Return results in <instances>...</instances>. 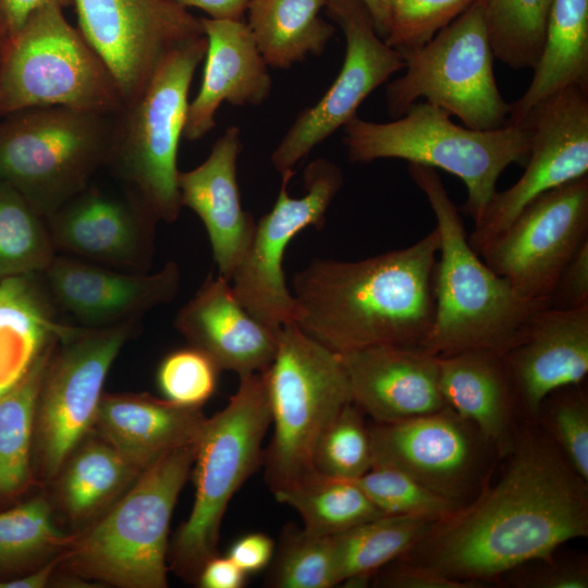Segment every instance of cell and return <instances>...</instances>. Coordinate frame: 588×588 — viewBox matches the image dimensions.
<instances>
[{
  "instance_id": "obj_1",
  "label": "cell",
  "mask_w": 588,
  "mask_h": 588,
  "mask_svg": "<svg viewBox=\"0 0 588 588\" xmlns=\"http://www.w3.org/2000/svg\"><path fill=\"white\" fill-rule=\"evenodd\" d=\"M499 480L434 524L413 549L425 564L477 584L550 559L588 535V489L549 436H516Z\"/></svg>"
},
{
  "instance_id": "obj_2",
  "label": "cell",
  "mask_w": 588,
  "mask_h": 588,
  "mask_svg": "<svg viewBox=\"0 0 588 588\" xmlns=\"http://www.w3.org/2000/svg\"><path fill=\"white\" fill-rule=\"evenodd\" d=\"M439 248L434 228L411 246L362 260L313 259L293 278L294 322L338 354L421 346L433 322Z\"/></svg>"
},
{
  "instance_id": "obj_3",
  "label": "cell",
  "mask_w": 588,
  "mask_h": 588,
  "mask_svg": "<svg viewBox=\"0 0 588 588\" xmlns=\"http://www.w3.org/2000/svg\"><path fill=\"white\" fill-rule=\"evenodd\" d=\"M408 173L428 199L440 234L434 316L421 347L439 357L470 350L504 354L530 317L550 304L518 295L471 248L460 210L436 169L408 163Z\"/></svg>"
},
{
  "instance_id": "obj_4",
  "label": "cell",
  "mask_w": 588,
  "mask_h": 588,
  "mask_svg": "<svg viewBox=\"0 0 588 588\" xmlns=\"http://www.w3.org/2000/svg\"><path fill=\"white\" fill-rule=\"evenodd\" d=\"M342 127L351 162L395 158L457 176L467 188L458 210L474 222L497 192L502 172L513 163L525 166L529 156V137L522 123L473 130L455 124L448 111L426 100L391 122H370L356 114Z\"/></svg>"
},
{
  "instance_id": "obj_5",
  "label": "cell",
  "mask_w": 588,
  "mask_h": 588,
  "mask_svg": "<svg viewBox=\"0 0 588 588\" xmlns=\"http://www.w3.org/2000/svg\"><path fill=\"white\" fill-rule=\"evenodd\" d=\"M196 443L168 451L68 554L79 574L125 588L167 587L169 527L193 468Z\"/></svg>"
},
{
  "instance_id": "obj_6",
  "label": "cell",
  "mask_w": 588,
  "mask_h": 588,
  "mask_svg": "<svg viewBox=\"0 0 588 588\" xmlns=\"http://www.w3.org/2000/svg\"><path fill=\"white\" fill-rule=\"evenodd\" d=\"M206 36L175 49L143 93L113 115L107 163L158 220L175 221L182 203L177 150Z\"/></svg>"
},
{
  "instance_id": "obj_7",
  "label": "cell",
  "mask_w": 588,
  "mask_h": 588,
  "mask_svg": "<svg viewBox=\"0 0 588 588\" xmlns=\"http://www.w3.org/2000/svg\"><path fill=\"white\" fill-rule=\"evenodd\" d=\"M269 427L270 406L262 372L240 378L225 407L205 419L193 464V507L172 547L173 565L182 575H198L204 563L217 554L229 502L264 462L262 443Z\"/></svg>"
},
{
  "instance_id": "obj_8",
  "label": "cell",
  "mask_w": 588,
  "mask_h": 588,
  "mask_svg": "<svg viewBox=\"0 0 588 588\" xmlns=\"http://www.w3.org/2000/svg\"><path fill=\"white\" fill-rule=\"evenodd\" d=\"M124 105L109 70L58 2L11 35L0 68V118L36 107L114 115Z\"/></svg>"
},
{
  "instance_id": "obj_9",
  "label": "cell",
  "mask_w": 588,
  "mask_h": 588,
  "mask_svg": "<svg viewBox=\"0 0 588 588\" xmlns=\"http://www.w3.org/2000/svg\"><path fill=\"white\" fill-rule=\"evenodd\" d=\"M272 437L264 453L272 492L314 470L316 444L332 419L352 402L342 362L295 322L279 333L274 357L262 371Z\"/></svg>"
},
{
  "instance_id": "obj_10",
  "label": "cell",
  "mask_w": 588,
  "mask_h": 588,
  "mask_svg": "<svg viewBox=\"0 0 588 588\" xmlns=\"http://www.w3.org/2000/svg\"><path fill=\"white\" fill-rule=\"evenodd\" d=\"M113 115L36 107L0 118V181L42 217L88 186L107 163Z\"/></svg>"
},
{
  "instance_id": "obj_11",
  "label": "cell",
  "mask_w": 588,
  "mask_h": 588,
  "mask_svg": "<svg viewBox=\"0 0 588 588\" xmlns=\"http://www.w3.org/2000/svg\"><path fill=\"white\" fill-rule=\"evenodd\" d=\"M400 53L405 72L385 86L387 109L393 119L426 100L473 130L510 124V103L494 77V54L477 0L426 45Z\"/></svg>"
},
{
  "instance_id": "obj_12",
  "label": "cell",
  "mask_w": 588,
  "mask_h": 588,
  "mask_svg": "<svg viewBox=\"0 0 588 588\" xmlns=\"http://www.w3.org/2000/svg\"><path fill=\"white\" fill-rule=\"evenodd\" d=\"M292 175L293 172L281 175L278 198L270 211L256 222L249 247L230 279L247 311L274 330L294 322L296 317V302L283 271L285 250L304 229L323 225L326 213L344 181L336 163L318 158L305 169L306 193L292 197L287 191Z\"/></svg>"
},
{
  "instance_id": "obj_13",
  "label": "cell",
  "mask_w": 588,
  "mask_h": 588,
  "mask_svg": "<svg viewBox=\"0 0 588 588\" xmlns=\"http://www.w3.org/2000/svg\"><path fill=\"white\" fill-rule=\"evenodd\" d=\"M518 123L529 137L525 172L507 189L497 191L475 222L468 242L478 255L536 197L588 175V89L571 86L552 94Z\"/></svg>"
},
{
  "instance_id": "obj_14",
  "label": "cell",
  "mask_w": 588,
  "mask_h": 588,
  "mask_svg": "<svg viewBox=\"0 0 588 588\" xmlns=\"http://www.w3.org/2000/svg\"><path fill=\"white\" fill-rule=\"evenodd\" d=\"M78 30L124 102L138 97L179 47L205 36L200 17L173 0H72Z\"/></svg>"
},
{
  "instance_id": "obj_15",
  "label": "cell",
  "mask_w": 588,
  "mask_h": 588,
  "mask_svg": "<svg viewBox=\"0 0 588 588\" xmlns=\"http://www.w3.org/2000/svg\"><path fill=\"white\" fill-rule=\"evenodd\" d=\"M588 241V175L536 197L479 256L514 291L550 304L568 261Z\"/></svg>"
},
{
  "instance_id": "obj_16",
  "label": "cell",
  "mask_w": 588,
  "mask_h": 588,
  "mask_svg": "<svg viewBox=\"0 0 588 588\" xmlns=\"http://www.w3.org/2000/svg\"><path fill=\"white\" fill-rule=\"evenodd\" d=\"M327 15L345 37L341 71L324 95L303 109L271 156L282 175L357 114L360 103L404 69L402 54L378 35L363 0H326Z\"/></svg>"
},
{
  "instance_id": "obj_17",
  "label": "cell",
  "mask_w": 588,
  "mask_h": 588,
  "mask_svg": "<svg viewBox=\"0 0 588 588\" xmlns=\"http://www.w3.org/2000/svg\"><path fill=\"white\" fill-rule=\"evenodd\" d=\"M132 321L76 330L49 362L39 393L35 428L42 467L54 476L95 424L107 373L130 335Z\"/></svg>"
},
{
  "instance_id": "obj_18",
  "label": "cell",
  "mask_w": 588,
  "mask_h": 588,
  "mask_svg": "<svg viewBox=\"0 0 588 588\" xmlns=\"http://www.w3.org/2000/svg\"><path fill=\"white\" fill-rule=\"evenodd\" d=\"M369 432L372 466L397 468L461 505L479 478L486 441L448 406L400 421L376 422Z\"/></svg>"
},
{
  "instance_id": "obj_19",
  "label": "cell",
  "mask_w": 588,
  "mask_h": 588,
  "mask_svg": "<svg viewBox=\"0 0 588 588\" xmlns=\"http://www.w3.org/2000/svg\"><path fill=\"white\" fill-rule=\"evenodd\" d=\"M501 356L517 404L537 419L551 393L588 373V307L537 310Z\"/></svg>"
},
{
  "instance_id": "obj_20",
  "label": "cell",
  "mask_w": 588,
  "mask_h": 588,
  "mask_svg": "<svg viewBox=\"0 0 588 588\" xmlns=\"http://www.w3.org/2000/svg\"><path fill=\"white\" fill-rule=\"evenodd\" d=\"M338 355L352 402L376 422L400 421L446 407L439 356L421 346L383 344Z\"/></svg>"
},
{
  "instance_id": "obj_21",
  "label": "cell",
  "mask_w": 588,
  "mask_h": 588,
  "mask_svg": "<svg viewBox=\"0 0 588 588\" xmlns=\"http://www.w3.org/2000/svg\"><path fill=\"white\" fill-rule=\"evenodd\" d=\"M176 329L221 370L240 378L265 371L280 330L257 320L241 304L230 281L209 277L175 317Z\"/></svg>"
},
{
  "instance_id": "obj_22",
  "label": "cell",
  "mask_w": 588,
  "mask_h": 588,
  "mask_svg": "<svg viewBox=\"0 0 588 588\" xmlns=\"http://www.w3.org/2000/svg\"><path fill=\"white\" fill-rule=\"evenodd\" d=\"M54 244L100 261L144 266L158 220L134 196L120 198L88 186L49 217Z\"/></svg>"
},
{
  "instance_id": "obj_23",
  "label": "cell",
  "mask_w": 588,
  "mask_h": 588,
  "mask_svg": "<svg viewBox=\"0 0 588 588\" xmlns=\"http://www.w3.org/2000/svg\"><path fill=\"white\" fill-rule=\"evenodd\" d=\"M46 271L57 302L81 321L101 327L133 320L169 303L181 282L180 268L173 261L151 274H127L53 258Z\"/></svg>"
},
{
  "instance_id": "obj_24",
  "label": "cell",
  "mask_w": 588,
  "mask_h": 588,
  "mask_svg": "<svg viewBox=\"0 0 588 588\" xmlns=\"http://www.w3.org/2000/svg\"><path fill=\"white\" fill-rule=\"evenodd\" d=\"M242 148L240 128L229 126L213 143L207 159L193 170L180 172L177 179L182 206L203 221L219 275L228 281L256 229L253 216L243 209L237 184Z\"/></svg>"
},
{
  "instance_id": "obj_25",
  "label": "cell",
  "mask_w": 588,
  "mask_h": 588,
  "mask_svg": "<svg viewBox=\"0 0 588 588\" xmlns=\"http://www.w3.org/2000/svg\"><path fill=\"white\" fill-rule=\"evenodd\" d=\"M207 39L203 81L189 102L183 137L194 142L216 125L222 102L259 106L272 87L268 64L258 51L248 25L242 21L200 17Z\"/></svg>"
},
{
  "instance_id": "obj_26",
  "label": "cell",
  "mask_w": 588,
  "mask_h": 588,
  "mask_svg": "<svg viewBox=\"0 0 588 588\" xmlns=\"http://www.w3.org/2000/svg\"><path fill=\"white\" fill-rule=\"evenodd\" d=\"M206 417L146 394L102 395L94 426L133 466L143 470L163 453L196 443Z\"/></svg>"
},
{
  "instance_id": "obj_27",
  "label": "cell",
  "mask_w": 588,
  "mask_h": 588,
  "mask_svg": "<svg viewBox=\"0 0 588 588\" xmlns=\"http://www.w3.org/2000/svg\"><path fill=\"white\" fill-rule=\"evenodd\" d=\"M440 387L448 407L476 428L501 454L511 451L517 400L502 356L470 350L439 357Z\"/></svg>"
},
{
  "instance_id": "obj_28",
  "label": "cell",
  "mask_w": 588,
  "mask_h": 588,
  "mask_svg": "<svg viewBox=\"0 0 588 588\" xmlns=\"http://www.w3.org/2000/svg\"><path fill=\"white\" fill-rule=\"evenodd\" d=\"M525 93L510 103L518 123L540 100L571 86L588 89V0H554L542 52Z\"/></svg>"
},
{
  "instance_id": "obj_29",
  "label": "cell",
  "mask_w": 588,
  "mask_h": 588,
  "mask_svg": "<svg viewBox=\"0 0 588 588\" xmlns=\"http://www.w3.org/2000/svg\"><path fill=\"white\" fill-rule=\"evenodd\" d=\"M326 0H250L246 23L258 51L273 69H289L324 51L335 27L320 11Z\"/></svg>"
},
{
  "instance_id": "obj_30",
  "label": "cell",
  "mask_w": 588,
  "mask_h": 588,
  "mask_svg": "<svg viewBox=\"0 0 588 588\" xmlns=\"http://www.w3.org/2000/svg\"><path fill=\"white\" fill-rule=\"evenodd\" d=\"M275 499L297 512L303 529L331 537L383 516L356 480L311 470L273 492Z\"/></svg>"
},
{
  "instance_id": "obj_31",
  "label": "cell",
  "mask_w": 588,
  "mask_h": 588,
  "mask_svg": "<svg viewBox=\"0 0 588 588\" xmlns=\"http://www.w3.org/2000/svg\"><path fill=\"white\" fill-rule=\"evenodd\" d=\"M434 524L420 517L383 515L333 536L339 584L365 586L373 573L412 551Z\"/></svg>"
},
{
  "instance_id": "obj_32",
  "label": "cell",
  "mask_w": 588,
  "mask_h": 588,
  "mask_svg": "<svg viewBox=\"0 0 588 588\" xmlns=\"http://www.w3.org/2000/svg\"><path fill=\"white\" fill-rule=\"evenodd\" d=\"M51 340L22 377L0 395V497L20 492L28 481L30 443Z\"/></svg>"
},
{
  "instance_id": "obj_33",
  "label": "cell",
  "mask_w": 588,
  "mask_h": 588,
  "mask_svg": "<svg viewBox=\"0 0 588 588\" xmlns=\"http://www.w3.org/2000/svg\"><path fill=\"white\" fill-rule=\"evenodd\" d=\"M494 58L513 70L534 69L543 49L554 0H477Z\"/></svg>"
},
{
  "instance_id": "obj_34",
  "label": "cell",
  "mask_w": 588,
  "mask_h": 588,
  "mask_svg": "<svg viewBox=\"0 0 588 588\" xmlns=\"http://www.w3.org/2000/svg\"><path fill=\"white\" fill-rule=\"evenodd\" d=\"M140 471L107 441L87 443L63 473L60 492L64 507L73 518L85 517Z\"/></svg>"
},
{
  "instance_id": "obj_35",
  "label": "cell",
  "mask_w": 588,
  "mask_h": 588,
  "mask_svg": "<svg viewBox=\"0 0 588 588\" xmlns=\"http://www.w3.org/2000/svg\"><path fill=\"white\" fill-rule=\"evenodd\" d=\"M42 216L14 188L0 181V281L46 269L52 243Z\"/></svg>"
},
{
  "instance_id": "obj_36",
  "label": "cell",
  "mask_w": 588,
  "mask_h": 588,
  "mask_svg": "<svg viewBox=\"0 0 588 588\" xmlns=\"http://www.w3.org/2000/svg\"><path fill=\"white\" fill-rule=\"evenodd\" d=\"M273 588H331L339 585L333 536L323 537L290 525L266 579Z\"/></svg>"
},
{
  "instance_id": "obj_37",
  "label": "cell",
  "mask_w": 588,
  "mask_h": 588,
  "mask_svg": "<svg viewBox=\"0 0 588 588\" xmlns=\"http://www.w3.org/2000/svg\"><path fill=\"white\" fill-rule=\"evenodd\" d=\"M356 482L383 515L438 523L462 506L391 466L373 465Z\"/></svg>"
},
{
  "instance_id": "obj_38",
  "label": "cell",
  "mask_w": 588,
  "mask_h": 588,
  "mask_svg": "<svg viewBox=\"0 0 588 588\" xmlns=\"http://www.w3.org/2000/svg\"><path fill=\"white\" fill-rule=\"evenodd\" d=\"M313 466L320 474L350 480H356L371 468L369 427L353 402L341 409L320 436Z\"/></svg>"
},
{
  "instance_id": "obj_39",
  "label": "cell",
  "mask_w": 588,
  "mask_h": 588,
  "mask_svg": "<svg viewBox=\"0 0 588 588\" xmlns=\"http://www.w3.org/2000/svg\"><path fill=\"white\" fill-rule=\"evenodd\" d=\"M68 541L54 526L50 506L42 498L0 513V568L27 562Z\"/></svg>"
},
{
  "instance_id": "obj_40",
  "label": "cell",
  "mask_w": 588,
  "mask_h": 588,
  "mask_svg": "<svg viewBox=\"0 0 588 588\" xmlns=\"http://www.w3.org/2000/svg\"><path fill=\"white\" fill-rule=\"evenodd\" d=\"M539 416H546L549 437L565 461L588 482V401L580 384L551 393Z\"/></svg>"
},
{
  "instance_id": "obj_41",
  "label": "cell",
  "mask_w": 588,
  "mask_h": 588,
  "mask_svg": "<svg viewBox=\"0 0 588 588\" xmlns=\"http://www.w3.org/2000/svg\"><path fill=\"white\" fill-rule=\"evenodd\" d=\"M476 0H391L388 46L405 52L422 47Z\"/></svg>"
},
{
  "instance_id": "obj_42",
  "label": "cell",
  "mask_w": 588,
  "mask_h": 588,
  "mask_svg": "<svg viewBox=\"0 0 588 588\" xmlns=\"http://www.w3.org/2000/svg\"><path fill=\"white\" fill-rule=\"evenodd\" d=\"M220 371L207 354L192 346L166 356L159 366L157 381L166 400L199 408L215 393Z\"/></svg>"
},
{
  "instance_id": "obj_43",
  "label": "cell",
  "mask_w": 588,
  "mask_h": 588,
  "mask_svg": "<svg viewBox=\"0 0 588 588\" xmlns=\"http://www.w3.org/2000/svg\"><path fill=\"white\" fill-rule=\"evenodd\" d=\"M379 587L388 588H474L475 583L451 578L415 561L388 564L379 569Z\"/></svg>"
},
{
  "instance_id": "obj_44",
  "label": "cell",
  "mask_w": 588,
  "mask_h": 588,
  "mask_svg": "<svg viewBox=\"0 0 588 588\" xmlns=\"http://www.w3.org/2000/svg\"><path fill=\"white\" fill-rule=\"evenodd\" d=\"M550 307L576 309L588 307V241L563 269L550 297Z\"/></svg>"
},
{
  "instance_id": "obj_45",
  "label": "cell",
  "mask_w": 588,
  "mask_h": 588,
  "mask_svg": "<svg viewBox=\"0 0 588 588\" xmlns=\"http://www.w3.org/2000/svg\"><path fill=\"white\" fill-rule=\"evenodd\" d=\"M544 566L519 572L513 584L525 588H587L588 567L583 561L554 564L543 560Z\"/></svg>"
},
{
  "instance_id": "obj_46",
  "label": "cell",
  "mask_w": 588,
  "mask_h": 588,
  "mask_svg": "<svg viewBox=\"0 0 588 588\" xmlns=\"http://www.w3.org/2000/svg\"><path fill=\"white\" fill-rule=\"evenodd\" d=\"M273 555L274 542L262 532H250L240 537L228 552V556L246 574L265 568Z\"/></svg>"
},
{
  "instance_id": "obj_47",
  "label": "cell",
  "mask_w": 588,
  "mask_h": 588,
  "mask_svg": "<svg viewBox=\"0 0 588 588\" xmlns=\"http://www.w3.org/2000/svg\"><path fill=\"white\" fill-rule=\"evenodd\" d=\"M246 575L228 555L216 554L201 566L198 583L203 588H242Z\"/></svg>"
},
{
  "instance_id": "obj_48",
  "label": "cell",
  "mask_w": 588,
  "mask_h": 588,
  "mask_svg": "<svg viewBox=\"0 0 588 588\" xmlns=\"http://www.w3.org/2000/svg\"><path fill=\"white\" fill-rule=\"evenodd\" d=\"M185 8H198L216 20L242 21L250 0H173Z\"/></svg>"
},
{
  "instance_id": "obj_49",
  "label": "cell",
  "mask_w": 588,
  "mask_h": 588,
  "mask_svg": "<svg viewBox=\"0 0 588 588\" xmlns=\"http://www.w3.org/2000/svg\"><path fill=\"white\" fill-rule=\"evenodd\" d=\"M3 2L12 34L23 25L33 11L46 3L58 2L63 8L72 4V0H3Z\"/></svg>"
},
{
  "instance_id": "obj_50",
  "label": "cell",
  "mask_w": 588,
  "mask_h": 588,
  "mask_svg": "<svg viewBox=\"0 0 588 588\" xmlns=\"http://www.w3.org/2000/svg\"><path fill=\"white\" fill-rule=\"evenodd\" d=\"M58 562L54 560L39 571L22 578L0 580V588H41L48 583Z\"/></svg>"
},
{
  "instance_id": "obj_51",
  "label": "cell",
  "mask_w": 588,
  "mask_h": 588,
  "mask_svg": "<svg viewBox=\"0 0 588 588\" xmlns=\"http://www.w3.org/2000/svg\"><path fill=\"white\" fill-rule=\"evenodd\" d=\"M373 20L378 35L384 39L389 26V9L391 0H363Z\"/></svg>"
},
{
  "instance_id": "obj_52",
  "label": "cell",
  "mask_w": 588,
  "mask_h": 588,
  "mask_svg": "<svg viewBox=\"0 0 588 588\" xmlns=\"http://www.w3.org/2000/svg\"><path fill=\"white\" fill-rule=\"evenodd\" d=\"M11 35L12 33L7 9L3 0H0V68Z\"/></svg>"
}]
</instances>
